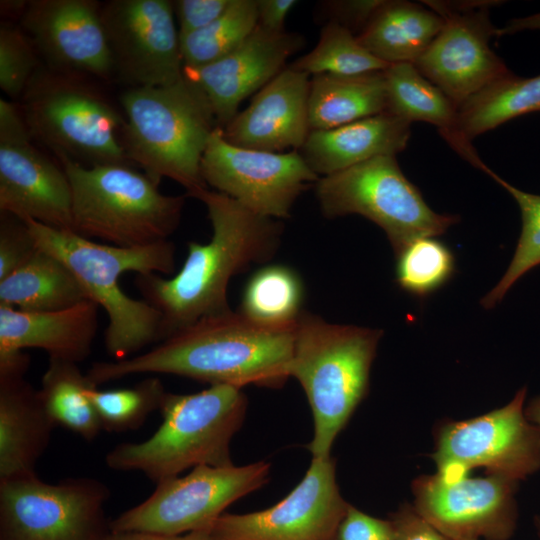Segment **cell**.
<instances>
[{
	"instance_id": "6da1fadb",
	"label": "cell",
	"mask_w": 540,
	"mask_h": 540,
	"mask_svg": "<svg viewBox=\"0 0 540 540\" xmlns=\"http://www.w3.org/2000/svg\"><path fill=\"white\" fill-rule=\"evenodd\" d=\"M296 324L264 325L229 310L198 320L142 354L95 362L86 374L97 386L129 375L162 373L210 385L276 389L290 377Z\"/></svg>"
},
{
	"instance_id": "7a4b0ae2",
	"label": "cell",
	"mask_w": 540,
	"mask_h": 540,
	"mask_svg": "<svg viewBox=\"0 0 540 540\" xmlns=\"http://www.w3.org/2000/svg\"><path fill=\"white\" fill-rule=\"evenodd\" d=\"M202 201L212 226L209 242L188 243L181 269L171 278L137 274L143 300L161 316L160 341L198 320L231 310L230 279L251 264L270 260L277 251L282 225L251 211L229 196L204 190Z\"/></svg>"
},
{
	"instance_id": "3957f363",
	"label": "cell",
	"mask_w": 540,
	"mask_h": 540,
	"mask_svg": "<svg viewBox=\"0 0 540 540\" xmlns=\"http://www.w3.org/2000/svg\"><path fill=\"white\" fill-rule=\"evenodd\" d=\"M25 222L37 247L61 260L87 298L105 310L108 317L105 348L114 361L129 358L151 343H159V312L146 301L128 296L121 289L119 278L126 272L172 274L175 246L171 241L119 247L33 220Z\"/></svg>"
},
{
	"instance_id": "277c9868",
	"label": "cell",
	"mask_w": 540,
	"mask_h": 540,
	"mask_svg": "<svg viewBox=\"0 0 540 540\" xmlns=\"http://www.w3.org/2000/svg\"><path fill=\"white\" fill-rule=\"evenodd\" d=\"M121 140L128 159L159 185L169 178L197 198L208 189L201 160L218 127L201 89L185 74L175 83L126 88Z\"/></svg>"
},
{
	"instance_id": "5b68a950",
	"label": "cell",
	"mask_w": 540,
	"mask_h": 540,
	"mask_svg": "<svg viewBox=\"0 0 540 540\" xmlns=\"http://www.w3.org/2000/svg\"><path fill=\"white\" fill-rule=\"evenodd\" d=\"M382 331L329 323L308 312L299 317L290 377L298 380L311 407L312 457L331 456L338 434L367 394Z\"/></svg>"
},
{
	"instance_id": "8992f818",
	"label": "cell",
	"mask_w": 540,
	"mask_h": 540,
	"mask_svg": "<svg viewBox=\"0 0 540 540\" xmlns=\"http://www.w3.org/2000/svg\"><path fill=\"white\" fill-rule=\"evenodd\" d=\"M241 388L211 385L198 393H166L162 422L140 443H122L105 457L116 471H139L155 484L200 465H233L230 443L247 411Z\"/></svg>"
},
{
	"instance_id": "52a82bcc",
	"label": "cell",
	"mask_w": 540,
	"mask_h": 540,
	"mask_svg": "<svg viewBox=\"0 0 540 540\" xmlns=\"http://www.w3.org/2000/svg\"><path fill=\"white\" fill-rule=\"evenodd\" d=\"M59 162L71 184L72 232L114 246L141 247L166 241L177 229L187 195L162 194L132 166Z\"/></svg>"
},
{
	"instance_id": "ba28073f",
	"label": "cell",
	"mask_w": 540,
	"mask_h": 540,
	"mask_svg": "<svg viewBox=\"0 0 540 540\" xmlns=\"http://www.w3.org/2000/svg\"><path fill=\"white\" fill-rule=\"evenodd\" d=\"M33 140L67 159L93 167L127 165L124 116L90 79L49 69L36 71L19 104Z\"/></svg>"
},
{
	"instance_id": "9c48e42d",
	"label": "cell",
	"mask_w": 540,
	"mask_h": 540,
	"mask_svg": "<svg viewBox=\"0 0 540 540\" xmlns=\"http://www.w3.org/2000/svg\"><path fill=\"white\" fill-rule=\"evenodd\" d=\"M315 194L323 215H361L378 225L398 254L410 242L445 233L458 221L439 214L402 173L395 156H378L320 177Z\"/></svg>"
},
{
	"instance_id": "30bf717a",
	"label": "cell",
	"mask_w": 540,
	"mask_h": 540,
	"mask_svg": "<svg viewBox=\"0 0 540 540\" xmlns=\"http://www.w3.org/2000/svg\"><path fill=\"white\" fill-rule=\"evenodd\" d=\"M109 496V488L92 478L1 480L0 540H106Z\"/></svg>"
},
{
	"instance_id": "8fae6325",
	"label": "cell",
	"mask_w": 540,
	"mask_h": 540,
	"mask_svg": "<svg viewBox=\"0 0 540 540\" xmlns=\"http://www.w3.org/2000/svg\"><path fill=\"white\" fill-rule=\"evenodd\" d=\"M269 474L264 461L196 466L183 477L157 483L145 501L110 521V529L165 535L209 529L229 505L265 485Z\"/></svg>"
},
{
	"instance_id": "7c38bea8",
	"label": "cell",
	"mask_w": 540,
	"mask_h": 540,
	"mask_svg": "<svg viewBox=\"0 0 540 540\" xmlns=\"http://www.w3.org/2000/svg\"><path fill=\"white\" fill-rule=\"evenodd\" d=\"M526 393L523 387L501 408L441 425L431 455L437 474L454 481L482 467L487 474L518 482L537 472L540 432L525 415Z\"/></svg>"
},
{
	"instance_id": "4fadbf2b",
	"label": "cell",
	"mask_w": 540,
	"mask_h": 540,
	"mask_svg": "<svg viewBox=\"0 0 540 540\" xmlns=\"http://www.w3.org/2000/svg\"><path fill=\"white\" fill-rule=\"evenodd\" d=\"M444 19V25L413 63L458 108L491 82L509 74L503 60L490 48L497 37L489 8L497 1H424Z\"/></svg>"
},
{
	"instance_id": "5bb4252c",
	"label": "cell",
	"mask_w": 540,
	"mask_h": 540,
	"mask_svg": "<svg viewBox=\"0 0 540 540\" xmlns=\"http://www.w3.org/2000/svg\"><path fill=\"white\" fill-rule=\"evenodd\" d=\"M100 16L113 77L126 88L163 86L184 77L173 2L109 0L101 3Z\"/></svg>"
},
{
	"instance_id": "9a60e30c",
	"label": "cell",
	"mask_w": 540,
	"mask_h": 540,
	"mask_svg": "<svg viewBox=\"0 0 540 540\" xmlns=\"http://www.w3.org/2000/svg\"><path fill=\"white\" fill-rule=\"evenodd\" d=\"M207 186L260 215L284 219L300 194L320 178L298 150L274 153L227 142L217 127L201 160Z\"/></svg>"
},
{
	"instance_id": "2e32d148",
	"label": "cell",
	"mask_w": 540,
	"mask_h": 540,
	"mask_svg": "<svg viewBox=\"0 0 540 540\" xmlns=\"http://www.w3.org/2000/svg\"><path fill=\"white\" fill-rule=\"evenodd\" d=\"M349 505L336 482L335 460L312 457L281 501L260 511L224 513L209 530L217 540H332Z\"/></svg>"
},
{
	"instance_id": "e0dca14e",
	"label": "cell",
	"mask_w": 540,
	"mask_h": 540,
	"mask_svg": "<svg viewBox=\"0 0 540 540\" xmlns=\"http://www.w3.org/2000/svg\"><path fill=\"white\" fill-rule=\"evenodd\" d=\"M517 484L491 474L454 481L423 475L412 484L413 506L451 540H509L517 526Z\"/></svg>"
},
{
	"instance_id": "ac0fdd59",
	"label": "cell",
	"mask_w": 540,
	"mask_h": 540,
	"mask_svg": "<svg viewBox=\"0 0 540 540\" xmlns=\"http://www.w3.org/2000/svg\"><path fill=\"white\" fill-rule=\"evenodd\" d=\"M95 0H29L19 26L46 67L108 81L113 68Z\"/></svg>"
},
{
	"instance_id": "d6986e66",
	"label": "cell",
	"mask_w": 540,
	"mask_h": 540,
	"mask_svg": "<svg viewBox=\"0 0 540 540\" xmlns=\"http://www.w3.org/2000/svg\"><path fill=\"white\" fill-rule=\"evenodd\" d=\"M302 46L298 34L274 33L257 25L228 55L184 74L204 93L218 127L223 128L237 114L240 103L275 78Z\"/></svg>"
},
{
	"instance_id": "ffe728a7",
	"label": "cell",
	"mask_w": 540,
	"mask_h": 540,
	"mask_svg": "<svg viewBox=\"0 0 540 540\" xmlns=\"http://www.w3.org/2000/svg\"><path fill=\"white\" fill-rule=\"evenodd\" d=\"M309 89L310 75L284 68L221 128L224 139L250 150L299 151L310 133Z\"/></svg>"
},
{
	"instance_id": "44dd1931",
	"label": "cell",
	"mask_w": 540,
	"mask_h": 540,
	"mask_svg": "<svg viewBox=\"0 0 540 540\" xmlns=\"http://www.w3.org/2000/svg\"><path fill=\"white\" fill-rule=\"evenodd\" d=\"M32 140L0 142V211L71 231L68 176L62 165L45 156Z\"/></svg>"
},
{
	"instance_id": "7402d4cb",
	"label": "cell",
	"mask_w": 540,
	"mask_h": 540,
	"mask_svg": "<svg viewBox=\"0 0 540 540\" xmlns=\"http://www.w3.org/2000/svg\"><path fill=\"white\" fill-rule=\"evenodd\" d=\"M28 354H0V481L36 474L55 424L25 379Z\"/></svg>"
},
{
	"instance_id": "603a6c76",
	"label": "cell",
	"mask_w": 540,
	"mask_h": 540,
	"mask_svg": "<svg viewBox=\"0 0 540 540\" xmlns=\"http://www.w3.org/2000/svg\"><path fill=\"white\" fill-rule=\"evenodd\" d=\"M98 305L86 299L72 307L27 312L0 305V353L38 348L49 358L85 360L98 328Z\"/></svg>"
},
{
	"instance_id": "cb8c5ba5",
	"label": "cell",
	"mask_w": 540,
	"mask_h": 540,
	"mask_svg": "<svg viewBox=\"0 0 540 540\" xmlns=\"http://www.w3.org/2000/svg\"><path fill=\"white\" fill-rule=\"evenodd\" d=\"M411 123L388 112L328 129L310 131L299 153L319 177L328 176L378 156L403 151Z\"/></svg>"
},
{
	"instance_id": "d4e9b609",
	"label": "cell",
	"mask_w": 540,
	"mask_h": 540,
	"mask_svg": "<svg viewBox=\"0 0 540 540\" xmlns=\"http://www.w3.org/2000/svg\"><path fill=\"white\" fill-rule=\"evenodd\" d=\"M384 77L386 111L410 123L423 121L436 126L440 135L464 160L482 171L488 168L472 144L458 134L455 104L414 64H390L384 70Z\"/></svg>"
},
{
	"instance_id": "484cf974",
	"label": "cell",
	"mask_w": 540,
	"mask_h": 540,
	"mask_svg": "<svg viewBox=\"0 0 540 540\" xmlns=\"http://www.w3.org/2000/svg\"><path fill=\"white\" fill-rule=\"evenodd\" d=\"M443 25L444 19L430 8L408 1L384 0L357 39L387 64H413Z\"/></svg>"
},
{
	"instance_id": "4316f807",
	"label": "cell",
	"mask_w": 540,
	"mask_h": 540,
	"mask_svg": "<svg viewBox=\"0 0 540 540\" xmlns=\"http://www.w3.org/2000/svg\"><path fill=\"white\" fill-rule=\"evenodd\" d=\"M386 111L384 70L310 78V131L328 130Z\"/></svg>"
},
{
	"instance_id": "83f0119b",
	"label": "cell",
	"mask_w": 540,
	"mask_h": 540,
	"mask_svg": "<svg viewBox=\"0 0 540 540\" xmlns=\"http://www.w3.org/2000/svg\"><path fill=\"white\" fill-rule=\"evenodd\" d=\"M86 299L70 269L39 248L28 262L0 281V305L21 311L63 310Z\"/></svg>"
},
{
	"instance_id": "f1b7e54d",
	"label": "cell",
	"mask_w": 540,
	"mask_h": 540,
	"mask_svg": "<svg viewBox=\"0 0 540 540\" xmlns=\"http://www.w3.org/2000/svg\"><path fill=\"white\" fill-rule=\"evenodd\" d=\"M540 111V75L512 72L491 82L457 108V131L467 143L516 117Z\"/></svg>"
},
{
	"instance_id": "f546056e",
	"label": "cell",
	"mask_w": 540,
	"mask_h": 540,
	"mask_svg": "<svg viewBox=\"0 0 540 540\" xmlns=\"http://www.w3.org/2000/svg\"><path fill=\"white\" fill-rule=\"evenodd\" d=\"M78 363L49 358L39 395L55 426L92 441L103 430L97 411L88 396L95 386ZM97 386V385H96Z\"/></svg>"
},
{
	"instance_id": "4dcf8cb0",
	"label": "cell",
	"mask_w": 540,
	"mask_h": 540,
	"mask_svg": "<svg viewBox=\"0 0 540 540\" xmlns=\"http://www.w3.org/2000/svg\"><path fill=\"white\" fill-rule=\"evenodd\" d=\"M303 301L304 286L299 274L286 265H267L248 280L239 312L264 325L288 326L303 313Z\"/></svg>"
},
{
	"instance_id": "1f68e13d",
	"label": "cell",
	"mask_w": 540,
	"mask_h": 540,
	"mask_svg": "<svg viewBox=\"0 0 540 540\" xmlns=\"http://www.w3.org/2000/svg\"><path fill=\"white\" fill-rule=\"evenodd\" d=\"M257 25V0H232L213 23L180 39L184 70L201 68L228 55Z\"/></svg>"
},
{
	"instance_id": "d6a6232c",
	"label": "cell",
	"mask_w": 540,
	"mask_h": 540,
	"mask_svg": "<svg viewBox=\"0 0 540 540\" xmlns=\"http://www.w3.org/2000/svg\"><path fill=\"white\" fill-rule=\"evenodd\" d=\"M387 64L364 48L357 36L335 21L321 30L316 46L289 67L308 75H358L385 70Z\"/></svg>"
},
{
	"instance_id": "836d02e7",
	"label": "cell",
	"mask_w": 540,
	"mask_h": 540,
	"mask_svg": "<svg viewBox=\"0 0 540 540\" xmlns=\"http://www.w3.org/2000/svg\"><path fill=\"white\" fill-rule=\"evenodd\" d=\"M166 393L157 377L145 378L129 388L101 390L95 385L88 390L102 428L108 432L140 428L151 413L160 410Z\"/></svg>"
},
{
	"instance_id": "e575fe53",
	"label": "cell",
	"mask_w": 540,
	"mask_h": 540,
	"mask_svg": "<svg viewBox=\"0 0 540 540\" xmlns=\"http://www.w3.org/2000/svg\"><path fill=\"white\" fill-rule=\"evenodd\" d=\"M395 256L398 286L419 298L445 285L455 272L454 254L436 237L418 238Z\"/></svg>"
},
{
	"instance_id": "d590c367",
	"label": "cell",
	"mask_w": 540,
	"mask_h": 540,
	"mask_svg": "<svg viewBox=\"0 0 540 540\" xmlns=\"http://www.w3.org/2000/svg\"><path fill=\"white\" fill-rule=\"evenodd\" d=\"M515 199L521 212L522 229L511 262L497 285L486 294L481 304L490 309L532 268L540 265V195L522 191L503 180L491 169L486 171Z\"/></svg>"
},
{
	"instance_id": "8d00e7d4",
	"label": "cell",
	"mask_w": 540,
	"mask_h": 540,
	"mask_svg": "<svg viewBox=\"0 0 540 540\" xmlns=\"http://www.w3.org/2000/svg\"><path fill=\"white\" fill-rule=\"evenodd\" d=\"M40 56L19 24L0 23V88L11 99L22 97L33 75L41 67Z\"/></svg>"
},
{
	"instance_id": "74e56055",
	"label": "cell",
	"mask_w": 540,
	"mask_h": 540,
	"mask_svg": "<svg viewBox=\"0 0 540 540\" xmlns=\"http://www.w3.org/2000/svg\"><path fill=\"white\" fill-rule=\"evenodd\" d=\"M37 250L26 222L1 212L0 281L28 262Z\"/></svg>"
},
{
	"instance_id": "f35d334b",
	"label": "cell",
	"mask_w": 540,
	"mask_h": 540,
	"mask_svg": "<svg viewBox=\"0 0 540 540\" xmlns=\"http://www.w3.org/2000/svg\"><path fill=\"white\" fill-rule=\"evenodd\" d=\"M332 540H394L393 525L350 504Z\"/></svg>"
},
{
	"instance_id": "ab89813d",
	"label": "cell",
	"mask_w": 540,
	"mask_h": 540,
	"mask_svg": "<svg viewBox=\"0 0 540 540\" xmlns=\"http://www.w3.org/2000/svg\"><path fill=\"white\" fill-rule=\"evenodd\" d=\"M232 0H178L173 2L179 22V40L202 30L218 19Z\"/></svg>"
},
{
	"instance_id": "60d3db41",
	"label": "cell",
	"mask_w": 540,
	"mask_h": 540,
	"mask_svg": "<svg viewBox=\"0 0 540 540\" xmlns=\"http://www.w3.org/2000/svg\"><path fill=\"white\" fill-rule=\"evenodd\" d=\"M394 530V540H451L413 506L404 503L389 515Z\"/></svg>"
},
{
	"instance_id": "b9f144b4",
	"label": "cell",
	"mask_w": 540,
	"mask_h": 540,
	"mask_svg": "<svg viewBox=\"0 0 540 540\" xmlns=\"http://www.w3.org/2000/svg\"><path fill=\"white\" fill-rule=\"evenodd\" d=\"M384 0H334L324 6L335 21L349 29L356 36L366 27Z\"/></svg>"
},
{
	"instance_id": "7bdbcfd3",
	"label": "cell",
	"mask_w": 540,
	"mask_h": 540,
	"mask_svg": "<svg viewBox=\"0 0 540 540\" xmlns=\"http://www.w3.org/2000/svg\"><path fill=\"white\" fill-rule=\"evenodd\" d=\"M32 139L19 105L0 99V142Z\"/></svg>"
},
{
	"instance_id": "ee69618b",
	"label": "cell",
	"mask_w": 540,
	"mask_h": 540,
	"mask_svg": "<svg viewBox=\"0 0 540 540\" xmlns=\"http://www.w3.org/2000/svg\"><path fill=\"white\" fill-rule=\"evenodd\" d=\"M296 3L295 0H257L258 25L270 32H284L285 19Z\"/></svg>"
},
{
	"instance_id": "f6af8a7d",
	"label": "cell",
	"mask_w": 540,
	"mask_h": 540,
	"mask_svg": "<svg viewBox=\"0 0 540 540\" xmlns=\"http://www.w3.org/2000/svg\"><path fill=\"white\" fill-rule=\"evenodd\" d=\"M106 540H217L209 529L181 535H165L144 531H111Z\"/></svg>"
},
{
	"instance_id": "bcb514c9",
	"label": "cell",
	"mask_w": 540,
	"mask_h": 540,
	"mask_svg": "<svg viewBox=\"0 0 540 540\" xmlns=\"http://www.w3.org/2000/svg\"><path fill=\"white\" fill-rule=\"evenodd\" d=\"M525 30L540 31V12L527 17L509 20L504 27L497 29V37L515 34Z\"/></svg>"
},
{
	"instance_id": "7dc6e473",
	"label": "cell",
	"mask_w": 540,
	"mask_h": 540,
	"mask_svg": "<svg viewBox=\"0 0 540 540\" xmlns=\"http://www.w3.org/2000/svg\"><path fill=\"white\" fill-rule=\"evenodd\" d=\"M28 1L22 0H2L0 2L1 15H4L5 21H10L12 19L20 20L23 15Z\"/></svg>"
},
{
	"instance_id": "c3c4849f",
	"label": "cell",
	"mask_w": 540,
	"mask_h": 540,
	"mask_svg": "<svg viewBox=\"0 0 540 540\" xmlns=\"http://www.w3.org/2000/svg\"><path fill=\"white\" fill-rule=\"evenodd\" d=\"M527 419L534 424L540 432V396L533 398L525 407Z\"/></svg>"
},
{
	"instance_id": "681fc988",
	"label": "cell",
	"mask_w": 540,
	"mask_h": 540,
	"mask_svg": "<svg viewBox=\"0 0 540 540\" xmlns=\"http://www.w3.org/2000/svg\"><path fill=\"white\" fill-rule=\"evenodd\" d=\"M535 525H536L538 535L540 537V517L535 518Z\"/></svg>"
}]
</instances>
